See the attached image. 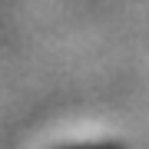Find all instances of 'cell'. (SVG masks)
<instances>
[{
  "label": "cell",
  "instance_id": "6da1fadb",
  "mask_svg": "<svg viewBox=\"0 0 149 149\" xmlns=\"http://www.w3.org/2000/svg\"><path fill=\"white\" fill-rule=\"evenodd\" d=\"M90 149H116V146H90Z\"/></svg>",
  "mask_w": 149,
  "mask_h": 149
}]
</instances>
